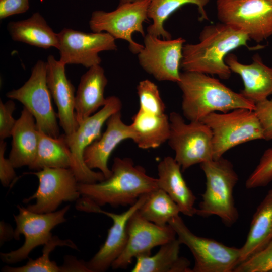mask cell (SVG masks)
Returning a JSON list of instances; mask_svg holds the SVG:
<instances>
[{
	"instance_id": "6da1fadb",
	"label": "cell",
	"mask_w": 272,
	"mask_h": 272,
	"mask_svg": "<svg viewBox=\"0 0 272 272\" xmlns=\"http://www.w3.org/2000/svg\"><path fill=\"white\" fill-rule=\"evenodd\" d=\"M249 40L245 33L221 22L205 26L198 43L184 44L180 67L184 72L216 75L227 80L232 72L225 59L231 51L241 46H246L250 50L265 47L259 44L249 46Z\"/></svg>"
},
{
	"instance_id": "7a4b0ae2",
	"label": "cell",
	"mask_w": 272,
	"mask_h": 272,
	"mask_svg": "<svg viewBox=\"0 0 272 272\" xmlns=\"http://www.w3.org/2000/svg\"><path fill=\"white\" fill-rule=\"evenodd\" d=\"M111 171L110 176L103 181L79 183L81 197L99 207L131 206L142 196L159 188L157 179L147 175L145 169L135 165L130 158H114Z\"/></svg>"
},
{
	"instance_id": "3957f363",
	"label": "cell",
	"mask_w": 272,
	"mask_h": 272,
	"mask_svg": "<svg viewBox=\"0 0 272 272\" xmlns=\"http://www.w3.org/2000/svg\"><path fill=\"white\" fill-rule=\"evenodd\" d=\"M177 83L182 92L183 115L190 121H201L209 114L217 111L255 108L254 102L208 74L183 72Z\"/></svg>"
},
{
	"instance_id": "277c9868",
	"label": "cell",
	"mask_w": 272,
	"mask_h": 272,
	"mask_svg": "<svg viewBox=\"0 0 272 272\" xmlns=\"http://www.w3.org/2000/svg\"><path fill=\"white\" fill-rule=\"evenodd\" d=\"M206 178V187L196 214L207 217L218 216L226 226L237 221L238 210L233 196L238 176L233 165L223 157L200 164Z\"/></svg>"
},
{
	"instance_id": "5b68a950",
	"label": "cell",
	"mask_w": 272,
	"mask_h": 272,
	"mask_svg": "<svg viewBox=\"0 0 272 272\" xmlns=\"http://www.w3.org/2000/svg\"><path fill=\"white\" fill-rule=\"evenodd\" d=\"M201 121L212 133L213 160L220 159L238 145L264 139L263 129L254 110L238 108L226 113L213 112Z\"/></svg>"
},
{
	"instance_id": "8992f818",
	"label": "cell",
	"mask_w": 272,
	"mask_h": 272,
	"mask_svg": "<svg viewBox=\"0 0 272 272\" xmlns=\"http://www.w3.org/2000/svg\"><path fill=\"white\" fill-rule=\"evenodd\" d=\"M181 244L191 252L195 264L192 272H231L240 263V250L214 239L198 236L186 226L179 215L168 222Z\"/></svg>"
},
{
	"instance_id": "52a82bcc",
	"label": "cell",
	"mask_w": 272,
	"mask_h": 272,
	"mask_svg": "<svg viewBox=\"0 0 272 272\" xmlns=\"http://www.w3.org/2000/svg\"><path fill=\"white\" fill-rule=\"evenodd\" d=\"M122 103L115 96L107 98L105 105L98 112L89 116L78 125L77 128L65 140L72 155L70 169L79 183H93L104 180L101 172H95L85 164L83 154L85 150L101 135L104 124L114 113L120 111Z\"/></svg>"
},
{
	"instance_id": "ba28073f",
	"label": "cell",
	"mask_w": 272,
	"mask_h": 272,
	"mask_svg": "<svg viewBox=\"0 0 272 272\" xmlns=\"http://www.w3.org/2000/svg\"><path fill=\"white\" fill-rule=\"evenodd\" d=\"M169 118V144L182 171L213 160L212 133L205 123L202 121L186 123L182 116L175 112H171Z\"/></svg>"
},
{
	"instance_id": "9c48e42d",
	"label": "cell",
	"mask_w": 272,
	"mask_h": 272,
	"mask_svg": "<svg viewBox=\"0 0 272 272\" xmlns=\"http://www.w3.org/2000/svg\"><path fill=\"white\" fill-rule=\"evenodd\" d=\"M6 96L21 102L34 116L37 129L54 138L60 136L57 115L51 102L46 80V63L38 60L24 85L8 92Z\"/></svg>"
},
{
	"instance_id": "30bf717a",
	"label": "cell",
	"mask_w": 272,
	"mask_h": 272,
	"mask_svg": "<svg viewBox=\"0 0 272 272\" xmlns=\"http://www.w3.org/2000/svg\"><path fill=\"white\" fill-rule=\"evenodd\" d=\"M220 22L245 33L257 43L272 36V0H217Z\"/></svg>"
},
{
	"instance_id": "8fae6325",
	"label": "cell",
	"mask_w": 272,
	"mask_h": 272,
	"mask_svg": "<svg viewBox=\"0 0 272 272\" xmlns=\"http://www.w3.org/2000/svg\"><path fill=\"white\" fill-rule=\"evenodd\" d=\"M17 207L18 214L13 216L16 224L14 238L18 240L20 235H23L25 241L17 249L1 253L2 260L8 264L26 259L34 248L48 242L53 237L51 230L66 221L65 215L70 206L67 205L60 210L48 213L33 212L21 205Z\"/></svg>"
},
{
	"instance_id": "7c38bea8",
	"label": "cell",
	"mask_w": 272,
	"mask_h": 272,
	"mask_svg": "<svg viewBox=\"0 0 272 272\" xmlns=\"http://www.w3.org/2000/svg\"><path fill=\"white\" fill-rule=\"evenodd\" d=\"M150 0H138L118 5L111 12L96 10L92 12L89 26L93 32L105 31L115 39H120L129 43L130 51L138 54L144 45L135 42L132 34L137 32L145 36L143 23L147 21Z\"/></svg>"
},
{
	"instance_id": "4fadbf2b",
	"label": "cell",
	"mask_w": 272,
	"mask_h": 272,
	"mask_svg": "<svg viewBox=\"0 0 272 272\" xmlns=\"http://www.w3.org/2000/svg\"><path fill=\"white\" fill-rule=\"evenodd\" d=\"M31 173L38 178L39 185L36 192L23 202L35 200L27 207L32 212H55L62 202L77 201L81 197L79 182L70 168H46Z\"/></svg>"
},
{
	"instance_id": "5bb4252c",
	"label": "cell",
	"mask_w": 272,
	"mask_h": 272,
	"mask_svg": "<svg viewBox=\"0 0 272 272\" xmlns=\"http://www.w3.org/2000/svg\"><path fill=\"white\" fill-rule=\"evenodd\" d=\"M59 60L87 68L100 65V52L117 49L115 39L107 32L86 33L64 28L58 33Z\"/></svg>"
},
{
	"instance_id": "9a60e30c",
	"label": "cell",
	"mask_w": 272,
	"mask_h": 272,
	"mask_svg": "<svg viewBox=\"0 0 272 272\" xmlns=\"http://www.w3.org/2000/svg\"><path fill=\"white\" fill-rule=\"evenodd\" d=\"M144 37V47L138 54L141 67L158 81L178 82L185 40L182 37L161 39L148 33Z\"/></svg>"
},
{
	"instance_id": "2e32d148",
	"label": "cell",
	"mask_w": 272,
	"mask_h": 272,
	"mask_svg": "<svg viewBox=\"0 0 272 272\" xmlns=\"http://www.w3.org/2000/svg\"><path fill=\"white\" fill-rule=\"evenodd\" d=\"M127 240L122 253L114 261L113 269H125L134 258L150 255L155 247L176 238V234L169 224L160 226L142 217L138 211L129 219L127 224Z\"/></svg>"
},
{
	"instance_id": "e0dca14e",
	"label": "cell",
	"mask_w": 272,
	"mask_h": 272,
	"mask_svg": "<svg viewBox=\"0 0 272 272\" xmlns=\"http://www.w3.org/2000/svg\"><path fill=\"white\" fill-rule=\"evenodd\" d=\"M148 194L140 197L127 210L120 214L105 211L101 207L95 206L90 208L89 213L104 214L113 221V225L108 231L104 243L94 256L86 262V266L90 272L106 271L122 253L127 240L128 221L145 201Z\"/></svg>"
},
{
	"instance_id": "ac0fdd59",
	"label": "cell",
	"mask_w": 272,
	"mask_h": 272,
	"mask_svg": "<svg viewBox=\"0 0 272 272\" xmlns=\"http://www.w3.org/2000/svg\"><path fill=\"white\" fill-rule=\"evenodd\" d=\"M46 80L57 106L59 123L66 135L73 133L78 126L75 113V89L65 74V64L52 55L47 59Z\"/></svg>"
},
{
	"instance_id": "d6986e66",
	"label": "cell",
	"mask_w": 272,
	"mask_h": 272,
	"mask_svg": "<svg viewBox=\"0 0 272 272\" xmlns=\"http://www.w3.org/2000/svg\"><path fill=\"white\" fill-rule=\"evenodd\" d=\"M107 127L103 133L85 150L83 157L86 165L91 169H98L105 179L110 176L111 170L108 166L112 152L121 142L134 139L131 125L122 120L120 111L112 114L106 121Z\"/></svg>"
},
{
	"instance_id": "ffe728a7",
	"label": "cell",
	"mask_w": 272,
	"mask_h": 272,
	"mask_svg": "<svg viewBox=\"0 0 272 272\" xmlns=\"http://www.w3.org/2000/svg\"><path fill=\"white\" fill-rule=\"evenodd\" d=\"M225 61L231 72L242 79L244 87L240 93L244 97L256 103L272 95V67L264 64L258 54L252 57L249 64L241 63L234 54L230 53Z\"/></svg>"
},
{
	"instance_id": "44dd1931",
	"label": "cell",
	"mask_w": 272,
	"mask_h": 272,
	"mask_svg": "<svg viewBox=\"0 0 272 272\" xmlns=\"http://www.w3.org/2000/svg\"><path fill=\"white\" fill-rule=\"evenodd\" d=\"M107 83L100 65L89 68L82 76L75 95V113L78 125L105 105L104 90Z\"/></svg>"
},
{
	"instance_id": "7402d4cb",
	"label": "cell",
	"mask_w": 272,
	"mask_h": 272,
	"mask_svg": "<svg viewBox=\"0 0 272 272\" xmlns=\"http://www.w3.org/2000/svg\"><path fill=\"white\" fill-rule=\"evenodd\" d=\"M159 188L165 191L179 207L183 214L192 217L196 213V197L187 186L181 166L174 158L167 156L158 165Z\"/></svg>"
},
{
	"instance_id": "603a6c76",
	"label": "cell",
	"mask_w": 272,
	"mask_h": 272,
	"mask_svg": "<svg viewBox=\"0 0 272 272\" xmlns=\"http://www.w3.org/2000/svg\"><path fill=\"white\" fill-rule=\"evenodd\" d=\"M11 137L12 148L8 158L15 168L29 167L36 155L38 133L34 116L24 107L17 120Z\"/></svg>"
},
{
	"instance_id": "cb8c5ba5",
	"label": "cell",
	"mask_w": 272,
	"mask_h": 272,
	"mask_svg": "<svg viewBox=\"0 0 272 272\" xmlns=\"http://www.w3.org/2000/svg\"><path fill=\"white\" fill-rule=\"evenodd\" d=\"M7 30L14 41L44 49L58 48V33L54 32L39 12L26 19L10 22Z\"/></svg>"
},
{
	"instance_id": "d4e9b609",
	"label": "cell",
	"mask_w": 272,
	"mask_h": 272,
	"mask_svg": "<svg viewBox=\"0 0 272 272\" xmlns=\"http://www.w3.org/2000/svg\"><path fill=\"white\" fill-rule=\"evenodd\" d=\"M272 241V189L258 206L246 240L240 248V262L265 247Z\"/></svg>"
},
{
	"instance_id": "484cf974",
	"label": "cell",
	"mask_w": 272,
	"mask_h": 272,
	"mask_svg": "<svg viewBox=\"0 0 272 272\" xmlns=\"http://www.w3.org/2000/svg\"><path fill=\"white\" fill-rule=\"evenodd\" d=\"M134 133L133 141L143 149L156 148L168 141L170 133L169 117L139 109L130 124Z\"/></svg>"
},
{
	"instance_id": "4316f807",
	"label": "cell",
	"mask_w": 272,
	"mask_h": 272,
	"mask_svg": "<svg viewBox=\"0 0 272 272\" xmlns=\"http://www.w3.org/2000/svg\"><path fill=\"white\" fill-rule=\"evenodd\" d=\"M181 243L176 238L160 246L153 255L140 256L132 272H192L190 261L180 256Z\"/></svg>"
},
{
	"instance_id": "83f0119b",
	"label": "cell",
	"mask_w": 272,
	"mask_h": 272,
	"mask_svg": "<svg viewBox=\"0 0 272 272\" xmlns=\"http://www.w3.org/2000/svg\"><path fill=\"white\" fill-rule=\"evenodd\" d=\"M38 133L36 155L29 168L36 171L46 168H70L72 155L65 134L54 138L38 130Z\"/></svg>"
},
{
	"instance_id": "f1b7e54d",
	"label": "cell",
	"mask_w": 272,
	"mask_h": 272,
	"mask_svg": "<svg viewBox=\"0 0 272 272\" xmlns=\"http://www.w3.org/2000/svg\"><path fill=\"white\" fill-rule=\"evenodd\" d=\"M210 0H150L148 17L153 23L147 28V33L164 39L172 38L171 34L164 27L165 21L175 11L187 4L197 6L199 20H209L205 7Z\"/></svg>"
},
{
	"instance_id": "f546056e",
	"label": "cell",
	"mask_w": 272,
	"mask_h": 272,
	"mask_svg": "<svg viewBox=\"0 0 272 272\" xmlns=\"http://www.w3.org/2000/svg\"><path fill=\"white\" fill-rule=\"evenodd\" d=\"M138 211L144 219L160 226L168 224L181 213L178 205L160 188L149 193Z\"/></svg>"
},
{
	"instance_id": "4dcf8cb0",
	"label": "cell",
	"mask_w": 272,
	"mask_h": 272,
	"mask_svg": "<svg viewBox=\"0 0 272 272\" xmlns=\"http://www.w3.org/2000/svg\"><path fill=\"white\" fill-rule=\"evenodd\" d=\"M67 246L77 250V245L71 240H62L56 236L43 245L42 255L36 259L29 258L27 263L20 267L5 266L2 271L4 272H66L64 265L58 266L49 258L51 252L57 246Z\"/></svg>"
},
{
	"instance_id": "1f68e13d",
	"label": "cell",
	"mask_w": 272,
	"mask_h": 272,
	"mask_svg": "<svg viewBox=\"0 0 272 272\" xmlns=\"http://www.w3.org/2000/svg\"><path fill=\"white\" fill-rule=\"evenodd\" d=\"M139 109L155 114L165 113V105L158 86L148 79L141 81L137 87Z\"/></svg>"
},
{
	"instance_id": "d6a6232c",
	"label": "cell",
	"mask_w": 272,
	"mask_h": 272,
	"mask_svg": "<svg viewBox=\"0 0 272 272\" xmlns=\"http://www.w3.org/2000/svg\"><path fill=\"white\" fill-rule=\"evenodd\" d=\"M272 182V148L266 149L245 182L247 189L267 186Z\"/></svg>"
},
{
	"instance_id": "836d02e7",
	"label": "cell",
	"mask_w": 272,
	"mask_h": 272,
	"mask_svg": "<svg viewBox=\"0 0 272 272\" xmlns=\"http://www.w3.org/2000/svg\"><path fill=\"white\" fill-rule=\"evenodd\" d=\"M234 272H272V241L262 249L240 263Z\"/></svg>"
},
{
	"instance_id": "e575fe53",
	"label": "cell",
	"mask_w": 272,
	"mask_h": 272,
	"mask_svg": "<svg viewBox=\"0 0 272 272\" xmlns=\"http://www.w3.org/2000/svg\"><path fill=\"white\" fill-rule=\"evenodd\" d=\"M16 106L12 99L4 103L0 100V140L11 137L17 120L13 117Z\"/></svg>"
},
{
	"instance_id": "d590c367",
	"label": "cell",
	"mask_w": 272,
	"mask_h": 272,
	"mask_svg": "<svg viewBox=\"0 0 272 272\" xmlns=\"http://www.w3.org/2000/svg\"><path fill=\"white\" fill-rule=\"evenodd\" d=\"M254 111L263 129L264 140H272V98L255 103Z\"/></svg>"
},
{
	"instance_id": "8d00e7d4",
	"label": "cell",
	"mask_w": 272,
	"mask_h": 272,
	"mask_svg": "<svg viewBox=\"0 0 272 272\" xmlns=\"http://www.w3.org/2000/svg\"><path fill=\"white\" fill-rule=\"evenodd\" d=\"M7 143L0 140V181L2 185L7 187L16 178L15 167L9 158L5 157Z\"/></svg>"
},
{
	"instance_id": "74e56055",
	"label": "cell",
	"mask_w": 272,
	"mask_h": 272,
	"mask_svg": "<svg viewBox=\"0 0 272 272\" xmlns=\"http://www.w3.org/2000/svg\"><path fill=\"white\" fill-rule=\"evenodd\" d=\"M29 7V0H0V19L24 13Z\"/></svg>"
},
{
	"instance_id": "f35d334b",
	"label": "cell",
	"mask_w": 272,
	"mask_h": 272,
	"mask_svg": "<svg viewBox=\"0 0 272 272\" xmlns=\"http://www.w3.org/2000/svg\"><path fill=\"white\" fill-rule=\"evenodd\" d=\"M14 230L12 227L4 221L0 222V243L2 246L5 242L14 238Z\"/></svg>"
},
{
	"instance_id": "ab89813d",
	"label": "cell",
	"mask_w": 272,
	"mask_h": 272,
	"mask_svg": "<svg viewBox=\"0 0 272 272\" xmlns=\"http://www.w3.org/2000/svg\"><path fill=\"white\" fill-rule=\"evenodd\" d=\"M138 0H119V5H121L124 3L133 2Z\"/></svg>"
}]
</instances>
